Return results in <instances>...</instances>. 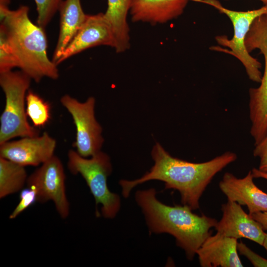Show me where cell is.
<instances>
[{
	"label": "cell",
	"mask_w": 267,
	"mask_h": 267,
	"mask_svg": "<svg viewBox=\"0 0 267 267\" xmlns=\"http://www.w3.org/2000/svg\"><path fill=\"white\" fill-rule=\"evenodd\" d=\"M151 156L154 164L149 171L136 179L119 181L123 196L128 198L139 184L157 180L164 182L165 189L178 191L181 204L192 210L199 209V200L215 175L237 158L235 153L226 151L208 161L190 162L171 156L158 142Z\"/></svg>",
	"instance_id": "6da1fadb"
},
{
	"label": "cell",
	"mask_w": 267,
	"mask_h": 267,
	"mask_svg": "<svg viewBox=\"0 0 267 267\" xmlns=\"http://www.w3.org/2000/svg\"><path fill=\"white\" fill-rule=\"evenodd\" d=\"M135 200L143 214L150 233H168L192 261L211 229L218 221L204 215H198L185 205L170 206L160 201L153 188L136 191Z\"/></svg>",
	"instance_id": "7a4b0ae2"
},
{
	"label": "cell",
	"mask_w": 267,
	"mask_h": 267,
	"mask_svg": "<svg viewBox=\"0 0 267 267\" xmlns=\"http://www.w3.org/2000/svg\"><path fill=\"white\" fill-rule=\"evenodd\" d=\"M29 11L26 5L10 9L0 21V27L6 34L21 71L37 83L45 77L56 80L59 71L47 56L44 29L32 22Z\"/></svg>",
	"instance_id": "3957f363"
},
{
	"label": "cell",
	"mask_w": 267,
	"mask_h": 267,
	"mask_svg": "<svg viewBox=\"0 0 267 267\" xmlns=\"http://www.w3.org/2000/svg\"><path fill=\"white\" fill-rule=\"evenodd\" d=\"M32 80L21 70L0 73V86L5 98L0 117V144L16 137L39 135L28 122L26 111V97Z\"/></svg>",
	"instance_id": "277c9868"
},
{
	"label": "cell",
	"mask_w": 267,
	"mask_h": 267,
	"mask_svg": "<svg viewBox=\"0 0 267 267\" xmlns=\"http://www.w3.org/2000/svg\"><path fill=\"white\" fill-rule=\"evenodd\" d=\"M67 167L73 175L80 174L86 181L95 200L96 216L99 217L97 207L100 204L104 218H114L120 209L121 199L108 187L107 178L112 171L109 156L100 151L86 158L71 149L68 153Z\"/></svg>",
	"instance_id": "5b68a950"
},
{
	"label": "cell",
	"mask_w": 267,
	"mask_h": 267,
	"mask_svg": "<svg viewBox=\"0 0 267 267\" xmlns=\"http://www.w3.org/2000/svg\"><path fill=\"white\" fill-rule=\"evenodd\" d=\"M212 6L220 12L225 14L232 23L234 34L229 39L225 35L216 37L219 45L213 46L212 50L224 52L238 59L244 66L248 78L252 81L260 83L262 77L261 63L250 54L245 44L246 35L254 20L267 13V5L257 9L245 11H235L224 7L218 0H193Z\"/></svg>",
	"instance_id": "8992f818"
},
{
	"label": "cell",
	"mask_w": 267,
	"mask_h": 267,
	"mask_svg": "<svg viewBox=\"0 0 267 267\" xmlns=\"http://www.w3.org/2000/svg\"><path fill=\"white\" fill-rule=\"evenodd\" d=\"M245 44L249 52L258 49L265 59V69L260 85L249 90L250 134L254 144H257L267 133V13L254 20L246 35Z\"/></svg>",
	"instance_id": "52a82bcc"
},
{
	"label": "cell",
	"mask_w": 267,
	"mask_h": 267,
	"mask_svg": "<svg viewBox=\"0 0 267 267\" xmlns=\"http://www.w3.org/2000/svg\"><path fill=\"white\" fill-rule=\"evenodd\" d=\"M60 103L71 115L76 127V140L73 146L81 156L88 158L101 151L104 142L102 128L96 120L95 100L89 97L80 102L69 94L60 98Z\"/></svg>",
	"instance_id": "ba28073f"
},
{
	"label": "cell",
	"mask_w": 267,
	"mask_h": 267,
	"mask_svg": "<svg viewBox=\"0 0 267 267\" xmlns=\"http://www.w3.org/2000/svg\"><path fill=\"white\" fill-rule=\"evenodd\" d=\"M65 181L63 164L54 155L28 176L26 185L36 191L37 202L51 201L60 217L65 219L70 211Z\"/></svg>",
	"instance_id": "9c48e42d"
},
{
	"label": "cell",
	"mask_w": 267,
	"mask_h": 267,
	"mask_svg": "<svg viewBox=\"0 0 267 267\" xmlns=\"http://www.w3.org/2000/svg\"><path fill=\"white\" fill-rule=\"evenodd\" d=\"M56 145L55 139L44 132L41 135L0 144V157L24 167L38 166L54 155Z\"/></svg>",
	"instance_id": "30bf717a"
},
{
	"label": "cell",
	"mask_w": 267,
	"mask_h": 267,
	"mask_svg": "<svg viewBox=\"0 0 267 267\" xmlns=\"http://www.w3.org/2000/svg\"><path fill=\"white\" fill-rule=\"evenodd\" d=\"M99 45L113 48L115 46L111 28L103 13L88 15L85 22L65 47L56 64L58 65L73 55Z\"/></svg>",
	"instance_id": "8fae6325"
},
{
	"label": "cell",
	"mask_w": 267,
	"mask_h": 267,
	"mask_svg": "<svg viewBox=\"0 0 267 267\" xmlns=\"http://www.w3.org/2000/svg\"><path fill=\"white\" fill-rule=\"evenodd\" d=\"M221 210L222 217L215 227L217 232L236 239L246 238L263 246L266 234L264 229L240 205L227 201L222 205Z\"/></svg>",
	"instance_id": "7c38bea8"
},
{
	"label": "cell",
	"mask_w": 267,
	"mask_h": 267,
	"mask_svg": "<svg viewBox=\"0 0 267 267\" xmlns=\"http://www.w3.org/2000/svg\"><path fill=\"white\" fill-rule=\"evenodd\" d=\"M253 178L251 171L242 178L226 172L219 182V187L227 201L246 206L250 215L267 211V193L257 187Z\"/></svg>",
	"instance_id": "4fadbf2b"
},
{
	"label": "cell",
	"mask_w": 267,
	"mask_h": 267,
	"mask_svg": "<svg viewBox=\"0 0 267 267\" xmlns=\"http://www.w3.org/2000/svg\"><path fill=\"white\" fill-rule=\"evenodd\" d=\"M237 239L218 232L209 236L196 252L202 267H242Z\"/></svg>",
	"instance_id": "5bb4252c"
},
{
	"label": "cell",
	"mask_w": 267,
	"mask_h": 267,
	"mask_svg": "<svg viewBox=\"0 0 267 267\" xmlns=\"http://www.w3.org/2000/svg\"><path fill=\"white\" fill-rule=\"evenodd\" d=\"M189 0H132L130 12L134 22L166 23L183 12Z\"/></svg>",
	"instance_id": "9a60e30c"
},
{
	"label": "cell",
	"mask_w": 267,
	"mask_h": 267,
	"mask_svg": "<svg viewBox=\"0 0 267 267\" xmlns=\"http://www.w3.org/2000/svg\"><path fill=\"white\" fill-rule=\"evenodd\" d=\"M58 11L60 15L59 33L51 60L55 64L88 16L83 10L80 0H63Z\"/></svg>",
	"instance_id": "2e32d148"
},
{
	"label": "cell",
	"mask_w": 267,
	"mask_h": 267,
	"mask_svg": "<svg viewBox=\"0 0 267 267\" xmlns=\"http://www.w3.org/2000/svg\"><path fill=\"white\" fill-rule=\"evenodd\" d=\"M132 0H107V8L104 15L111 28L114 40V49L123 53L130 46V29L127 15Z\"/></svg>",
	"instance_id": "e0dca14e"
},
{
	"label": "cell",
	"mask_w": 267,
	"mask_h": 267,
	"mask_svg": "<svg viewBox=\"0 0 267 267\" xmlns=\"http://www.w3.org/2000/svg\"><path fill=\"white\" fill-rule=\"evenodd\" d=\"M25 167L0 157V198L21 191L28 176Z\"/></svg>",
	"instance_id": "ac0fdd59"
},
{
	"label": "cell",
	"mask_w": 267,
	"mask_h": 267,
	"mask_svg": "<svg viewBox=\"0 0 267 267\" xmlns=\"http://www.w3.org/2000/svg\"><path fill=\"white\" fill-rule=\"evenodd\" d=\"M26 111L34 127L44 126L50 119V106L48 102L33 91L29 89L26 97Z\"/></svg>",
	"instance_id": "d6986e66"
},
{
	"label": "cell",
	"mask_w": 267,
	"mask_h": 267,
	"mask_svg": "<svg viewBox=\"0 0 267 267\" xmlns=\"http://www.w3.org/2000/svg\"><path fill=\"white\" fill-rule=\"evenodd\" d=\"M38 13L37 24L45 29L58 11L63 0H34Z\"/></svg>",
	"instance_id": "ffe728a7"
},
{
	"label": "cell",
	"mask_w": 267,
	"mask_h": 267,
	"mask_svg": "<svg viewBox=\"0 0 267 267\" xmlns=\"http://www.w3.org/2000/svg\"><path fill=\"white\" fill-rule=\"evenodd\" d=\"M18 68L17 62L3 29L0 27V73Z\"/></svg>",
	"instance_id": "44dd1931"
},
{
	"label": "cell",
	"mask_w": 267,
	"mask_h": 267,
	"mask_svg": "<svg viewBox=\"0 0 267 267\" xmlns=\"http://www.w3.org/2000/svg\"><path fill=\"white\" fill-rule=\"evenodd\" d=\"M36 201H37V194L34 189L28 187L23 189L20 193V201L10 215L9 219H15Z\"/></svg>",
	"instance_id": "7402d4cb"
},
{
	"label": "cell",
	"mask_w": 267,
	"mask_h": 267,
	"mask_svg": "<svg viewBox=\"0 0 267 267\" xmlns=\"http://www.w3.org/2000/svg\"><path fill=\"white\" fill-rule=\"evenodd\" d=\"M238 252L245 256L255 267H267V259L260 256L242 242L237 243Z\"/></svg>",
	"instance_id": "603a6c76"
},
{
	"label": "cell",
	"mask_w": 267,
	"mask_h": 267,
	"mask_svg": "<svg viewBox=\"0 0 267 267\" xmlns=\"http://www.w3.org/2000/svg\"><path fill=\"white\" fill-rule=\"evenodd\" d=\"M253 153L259 159L258 169L267 172V133L258 144L255 145Z\"/></svg>",
	"instance_id": "cb8c5ba5"
},
{
	"label": "cell",
	"mask_w": 267,
	"mask_h": 267,
	"mask_svg": "<svg viewBox=\"0 0 267 267\" xmlns=\"http://www.w3.org/2000/svg\"><path fill=\"white\" fill-rule=\"evenodd\" d=\"M251 216L260 223L264 230H267V211L254 213Z\"/></svg>",
	"instance_id": "d4e9b609"
},
{
	"label": "cell",
	"mask_w": 267,
	"mask_h": 267,
	"mask_svg": "<svg viewBox=\"0 0 267 267\" xmlns=\"http://www.w3.org/2000/svg\"><path fill=\"white\" fill-rule=\"evenodd\" d=\"M11 0H0V20H2L9 11V5Z\"/></svg>",
	"instance_id": "484cf974"
},
{
	"label": "cell",
	"mask_w": 267,
	"mask_h": 267,
	"mask_svg": "<svg viewBox=\"0 0 267 267\" xmlns=\"http://www.w3.org/2000/svg\"><path fill=\"white\" fill-rule=\"evenodd\" d=\"M254 178H262L267 180V172H263L257 168H253L251 170Z\"/></svg>",
	"instance_id": "4316f807"
},
{
	"label": "cell",
	"mask_w": 267,
	"mask_h": 267,
	"mask_svg": "<svg viewBox=\"0 0 267 267\" xmlns=\"http://www.w3.org/2000/svg\"><path fill=\"white\" fill-rule=\"evenodd\" d=\"M263 246H264V247L265 248V249L267 251V233H266Z\"/></svg>",
	"instance_id": "83f0119b"
},
{
	"label": "cell",
	"mask_w": 267,
	"mask_h": 267,
	"mask_svg": "<svg viewBox=\"0 0 267 267\" xmlns=\"http://www.w3.org/2000/svg\"><path fill=\"white\" fill-rule=\"evenodd\" d=\"M260 0L262 2H263L265 5H267V0Z\"/></svg>",
	"instance_id": "f1b7e54d"
}]
</instances>
